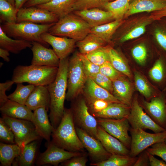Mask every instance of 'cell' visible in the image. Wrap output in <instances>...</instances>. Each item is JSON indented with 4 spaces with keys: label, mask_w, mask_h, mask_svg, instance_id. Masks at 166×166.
I'll return each mask as SVG.
<instances>
[{
    "label": "cell",
    "mask_w": 166,
    "mask_h": 166,
    "mask_svg": "<svg viewBox=\"0 0 166 166\" xmlns=\"http://www.w3.org/2000/svg\"><path fill=\"white\" fill-rule=\"evenodd\" d=\"M69 59L68 57L60 60L56 77L47 85L50 96L49 117L53 128L56 129L62 118L65 108L67 86V74Z\"/></svg>",
    "instance_id": "6da1fadb"
},
{
    "label": "cell",
    "mask_w": 166,
    "mask_h": 166,
    "mask_svg": "<svg viewBox=\"0 0 166 166\" xmlns=\"http://www.w3.org/2000/svg\"><path fill=\"white\" fill-rule=\"evenodd\" d=\"M71 109H65L61 121L52 133V141L64 149L83 152L84 148L77 134Z\"/></svg>",
    "instance_id": "7a4b0ae2"
},
{
    "label": "cell",
    "mask_w": 166,
    "mask_h": 166,
    "mask_svg": "<svg viewBox=\"0 0 166 166\" xmlns=\"http://www.w3.org/2000/svg\"><path fill=\"white\" fill-rule=\"evenodd\" d=\"M58 69L32 64L19 65L13 70L12 80L16 84L27 82L35 86H47L55 79Z\"/></svg>",
    "instance_id": "3957f363"
},
{
    "label": "cell",
    "mask_w": 166,
    "mask_h": 166,
    "mask_svg": "<svg viewBox=\"0 0 166 166\" xmlns=\"http://www.w3.org/2000/svg\"><path fill=\"white\" fill-rule=\"evenodd\" d=\"M91 28L88 23L72 12L59 18L50 28L48 32L54 35L65 37L78 41L90 33Z\"/></svg>",
    "instance_id": "277c9868"
},
{
    "label": "cell",
    "mask_w": 166,
    "mask_h": 166,
    "mask_svg": "<svg viewBox=\"0 0 166 166\" xmlns=\"http://www.w3.org/2000/svg\"><path fill=\"white\" fill-rule=\"evenodd\" d=\"M54 23L38 24L25 21L13 23H5L0 25V26L9 37L31 42H37L46 47L48 44L42 39L41 36L42 34L48 32Z\"/></svg>",
    "instance_id": "5b68a950"
},
{
    "label": "cell",
    "mask_w": 166,
    "mask_h": 166,
    "mask_svg": "<svg viewBox=\"0 0 166 166\" xmlns=\"http://www.w3.org/2000/svg\"><path fill=\"white\" fill-rule=\"evenodd\" d=\"M87 78L78 53L75 52L69 60L66 96L67 101L74 100L82 93Z\"/></svg>",
    "instance_id": "8992f818"
},
{
    "label": "cell",
    "mask_w": 166,
    "mask_h": 166,
    "mask_svg": "<svg viewBox=\"0 0 166 166\" xmlns=\"http://www.w3.org/2000/svg\"><path fill=\"white\" fill-rule=\"evenodd\" d=\"M2 118L13 131L15 144L20 147L22 151L26 144L41 138L32 121L4 115H2Z\"/></svg>",
    "instance_id": "52a82bcc"
},
{
    "label": "cell",
    "mask_w": 166,
    "mask_h": 166,
    "mask_svg": "<svg viewBox=\"0 0 166 166\" xmlns=\"http://www.w3.org/2000/svg\"><path fill=\"white\" fill-rule=\"evenodd\" d=\"M75 124L88 134L97 139V120L90 112L84 97H79L71 108Z\"/></svg>",
    "instance_id": "ba28073f"
},
{
    "label": "cell",
    "mask_w": 166,
    "mask_h": 166,
    "mask_svg": "<svg viewBox=\"0 0 166 166\" xmlns=\"http://www.w3.org/2000/svg\"><path fill=\"white\" fill-rule=\"evenodd\" d=\"M131 142L129 155L136 157L153 144L164 141L166 139V130L160 132L151 133L140 128H131Z\"/></svg>",
    "instance_id": "9c48e42d"
},
{
    "label": "cell",
    "mask_w": 166,
    "mask_h": 166,
    "mask_svg": "<svg viewBox=\"0 0 166 166\" xmlns=\"http://www.w3.org/2000/svg\"><path fill=\"white\" fill-rule=\"evenodd\" d=\"M131 128L149 129L154 133H159L166 130L156 124L143 110L138 98L134 97L131 105L130 114L127 118Z\"/></svg>",
    "instance_id": "30bf717a"
},
{
    "label": "cell",
    "mask_w": 166,
    "mask_h": 166,
    "mask_svg": "<svg viewBox=\"0 0 166 166\" xmlns=\"http://www.w3.org/2000/svg\"><path fill=\"white\" fill-rule=\"evenodd\" d=\"M98 124L130 149L131 137L128 134L130 124L127 118L111 119L98 118Z\"/></svg>",
    "instance_id": "8fae6325"
},
{
    "label": "cell",
    "mask_w": 166,
    "mask_h": 166,
    "mask_svg": "<svg viewBox=\"0 0 166 166\" xmlns=\"http://www.w3.org/2000/svg\"><path fill=\"white\" fill-rule=\"evenodd\" d=\"M153 21L150 15L134 18L126 23L124 21L119 27L121 29L116 39L123 43L138 38L145 33L147 26Z\"/></svg>",
    "instance_id": "7c38bea8"
},
{
    "label": "cell",
    "mask_w": 166,
    "mask_h": 166,
    "mask_svg": "<svg viewBox=\"0 0 166 166\" xmlns=\"http://www.w3.org/2000/svg\"><path fill=\"white\" fill-rule=\"evenodd\" d=\"M83 152H73L59 147L52 141L48 142L47 149L41 153L35 162L37 166L52 165L57 166L74 156L83 154Z\"/></svg>",
    "instance_id": "4fadbf2b"
},
{
    "label": "cell",
    "mask_w": 166,
    "mask_h": 166,
    "mask_svg": "<svg viewBox=\"0 0 166 166\" xmlns=\"http://www.w3.org/2000/svg\"><path fill=\"white\" fill-rule=\"evenodd\" d=\"M76 131L84 148L88 151L92 163L107 160L112 154L105 149L100 141L90 135L81 128L76 127Z\"/></svg>",
    "instance_id": "5bb4252c"
},
{
    "label": "cell",
    "mask_w": 166,
    "mask_h": 166,
    "mask_svg": "<svg viewBox=\"0 0 166 166\" xmlns=\"http://www.w3.org/2000/svg\"><path fill=\"white\" fill-rule=\"evenodd\" d=\"M58 19L56 15L44 9L36 6L22 7L18 11L17 22L27 21L46 24L55 23Z\"/></svg>",
    "instance_id": "9a60e30c"
},
{
    "label": "cell",
    "mask_w": 166,
    "mask_h": 166,
    "mask_svg": "<svg viewBox=\"0 0 166 166\" xmlns=\"http://www.w3.org/2000/svg\"><path fill=\"white\" fill-rule=\"evenodd\" d=\"M139 103L147 114L156 124L166 129V95L161 93L150 101L142 100Z\"/></svg>",
    "instance_id": "2e32d148"
},
{
    "label": "cell",
    "mask_w": 166,
    "mask_h": 166,
    "mask_svg": "<svg viewBox=\"0 0 166 166\" xmlns=\"http://www.w3.org/2000/svg\"><path fill=\"white\" fill-rule=\"evenodd\" d=\"M41 37L44 41L52 46L60 60L68 57L72 52L77 42L67 37L54 35L48 32L42 34Z\"/></svg>",
    "instance_id": "e0dca14e"
},
{
    "label": "cell",
    "mask_w": 166,
    "mask_h": 166,
    "mask_svg": "<svg viewBox=\"0 0 166 166\" xmlns=\"http://www.w3.org/2000/svg\"><path fill=\"white\" fill-rule=\"evenodd\" d=\"M33 53L31 64L58 67L60 60L53 49L36 42H32Z\"/></svg>",
    "instance_id": "ac0fdd59"
},
{
    "label": "cell",
    "mask_w": 166,
    "mask_h": 166,
    "mask_svg": "<svg viewBox=\"0 0 166 166\" xmlns=\"http://www.w3.org/2000/svg\"><path fill=\"white\" fill-rule=\"evenodd\" d=\"M82 93L87 103L96 100H104L109 103H122L113 94L98 85L90 78H87Z\"/></svg>",
    "instance_id": "d6986e66"
},
{
    "label": "cell",
    "mask_w": 166,
    "mask_h": 166,
    "mask_svg": "<svg viewBox=\"0 0 166 166\" xmlns=\"http://www.w3.org/2000/svg\"><path fill=\"white\" fill-rule=\"evenodd\" d=\"M73 13L84 20L92 28L115 20L112 12L99 8L75 10Z\"/></svg>",
    "instance_id": "ffe728a7"
},
{
    "label": "cell",
    "mask_w": 166,
    "mask_h": 166,
    "mask_svg": "<svg viewBox=\"0 0 166 166\" xmlns=\"http://www.w3.org/2000/svg\"><path fill=\"white\" fill-rule=\"evenodd\" d=\"M47 112L48 111L44 107H40L34 110L32 122L41 138L49 142L54 129L49 119Z\"/></svg>",
    "instance_id": "44dd1931"
},
{
    "label": "cell",
    "mask_w": 166,
    "mask_h": 166,
    "mask_svg": "<svg viewBox=\"0 0 166 166\" xmlns=\"http://www.w3.org/2000/svg\"><path fill=\"white\" fill-rule=\"evenodd\" d=\"M97 139L105 149L111 154L129 155L130 150L118 139L113 136L98 125Z\"/></svg>",
    "instance_id": "7402d4cb"
},
{
    "label": "cell",
    "mask_w": 166,
    "mask_h": 166,
    "mask_svg": "<svg viewBox=\"0 0 166 166\" xmlns=\"http://www.w3.org/2000/svg\"><path fill=\"white\" fill-rule=\"evenodd\" d=\"M50 105V96L46 85L35 86L25 104L30 109L34 111L44 107L48 111Z\"/></svg>",
    "instance_id": "603a6c76"
},
{
    "label": "cell",
    "mask_w": 166,
    "mask_h": 166,
    "mask_svg": "<svg viewBox=\"0 0 166 166\" xmlns=\"http://www.w3.org/2000/svg\"><path fill=\"white\" fill-rule=\"evenodd\" d=\"M165 7L166 0H132L124 18L137 13L160 10Z\"/></svg>",
    "instance_id": "cb8c5ba5"
},
{
    "label": "cell",
    "mask_w": 166,
    "mask_h": 166,
    "mask_svg": "<svg viewBox=\"0 0 166 166\" xmlns=\"http://www.w3.org/2000/svg\"><path fill=\"white\" fill-rule=\"evenodd\" d=\"M0 110L2 115L32 121L33 112L32 110L25 105L9 99L0 107Z\"/></svg>",
    "instance_id": "d4e9b609"
},
{
    "label": "cell",
    "mask_w": 166,
    "mask_h": 166,
    "mask_svg": "<svg viewBox=\"0 0 166 166\" xmlns=\"http://www.w3.org/2000/svg\"><path fill=\"white\" fill-rule=\"evenodd\" d=\"M131 106L122 103H110L101 111L91 114L97 118L121 119L128 117L130 112Z\"/></svg>",
    "instance_id": "484cf974"
},
{
    "label": "cell",
    "mask_w": 166,
    "mask_h": 166,
    "mask_svg": "<svg viewBox=\"0 0 166 166\" xmlns=\"http://www.w3.org/2000/svg\"><path fill=\"white\" fill-rule=\"evenodd\" d=\"M113 83V94L122 103L131 106L133 88L130 83L122 76Z\"/></svg>",
    "instance_id": "4316f807"
},
{
    "label": "cell",
    "mask_w": 166,
    "mask_h": 166,
    "mask_svg": "<svg viewBox=\"0 0 166 166\" xmlns=\"http://www.w3.org/2000/svg\"><path fill=\"white\" fill-rule=\"evenodd\" d=\"M77 0H52L36 6L46 9L56 15L59 19L74 11Z\"/></svg>",
    "instance_id": "83f0119b"
},
{
    "label": "cell",
    "mask_w": 166,
    "mask_h": 166,
    "mask_svg": "<svg viewBox=\"0 0 166 166\" xmlns=\"http://www.w3.org/2000/svg\"><path fill=\"white\" fill-rule=\"evenodd\" d=\"M38 146V140L26 144L20 155L14 160L13 166H32L35 163Z\"/></svg>",
    "instance_id": "f1b7e54d"
},
{
    "label": "cell",
    "mask_w": 166,
    "mask_h": 166,
    "mask_svg": "<svg viewBox=\"0 0 166 166\" xmlns=\"http://www.w3.org/2000/svg\"><path fill=\"white\" fill-rule=\"evenodd\" d=\"M0 46L9 52L18 54L27 48H31L32 44L31 42L25 40L11 38L0 26Z\"/></svg>",
    "instance_id": "f546056e"
},
{
    "label": "cell",
    "mask_w": 166,
    "mask_h": 166,
    "mask_svg": "<svg viewBox=\"0 0 166 166\" xmlns=\"http://www.w3.org/2000/svg\"><path fill=\"white\" fill-rule=\"evenodd\" d=\"M124 22L123 20H115L92 28L90 33L99 37L107 44H111L114 35Z\"/></svg>",
    "instance_id": "4dcf8cb0"
},
{
    "label": "cell",
    "mask_w": 166,
    "mask_h": 166,
    "mask_svg": "<svg viewBox=\"0 0 166 166\" xmlns=\"http://www.w3.org/2000/svg\"><path fill=\"white\" fill-rule=\"evenodd\" d=\"M107 43L96 35L90 33L83 39L77 41L76 45L80 53L85 54L105 45Z\"/></svg>",
    "instance_id": "1f68e13d"
},
{
    "label": "cell",
    "mask_w": 166,
    "mask_h": 166,
    "mask_svg": "<svg viewBox=\"0 0 166 166\" xmlns=\"http://www.w3.org/2000/svg\"><path fill=\"white\" fill-rule=\"evenodd\" d=\"M22 150L16 144L0 143L1 165L10 166L15 159L20 154Z\"/></svg>",
    "instance_id": "d6a6232c"
},
{
    "label": "cell",
    "mask_w": 166,
    "mask_h": 166,
    "mask_svg": "<svg viewBox=\"0 0 166 166\" xmlns=\"http://www.w3.org/2000/svg\"><path fill=\"white\" fill-rule=\"evenodd\" d=\"M137 157L129 155L112 154L106 160L96 163H91L94 166H133Z\"/></svg>",
    "instance_id": "836d02e7"
},
{
    "label": "cell",
    "mask_w": 166,
    "mask_h": 166,
    "mask_svg": "<svg viewBox=\"0 0 166 166\" xmlns=\"http://www.w3.org/2000/svg\"><path fill=\"white\" fill-rule=\"evenodd\" d=\"M149 74L153 80L160 85H163L164 89L166 86V59L162 56L160 57L150 70Z\"/></svg>",
    "instance_id": "e575fe53"
},
{
    "label": "cell",
    "mask_w": 166,
    "mask_h": 166,
    "mask_svg": "<svg viewBox=\"0 0 166 166\" xmlns=\"http://www.w3.org/2000/svg\"><path fill=\"white\" fill-rule=\"evenodd\" d=\"M132 0H114L107 2L103 8L111 12L115 20H123L128 11Z\"/></svg>",
    "instance_id": "d590c367"
},
{
    "label": "cell",
    "mask_w": 166,
    "mask_h": 166,
    "mask_svg": "<svg viewBox=\"0 0 166 166\" xmlns=\"http://www.w3.org/2000/svg\"><path fill=\"white\" fill-rule=\"evenodd\" d=\"M16 84L15 90L13 93L8 96V98L10 100L25 105L27 99L35 86L31 84L24 85L22 83Z\"/></svg>",
    "instance_id": "8d00e7d4"
},
{
    "label": "cell",
    "mask_w": 166,
    "mask_h": 166,
    "mask_svg": "<svg viewBox=\"0 0 166 166\" xmlns=\"http://www.w3.org/2000/svg\"><path fill=\"white\" fill-rule=\"evenodd\" d=\"M18 11L15 7L6 0H0L1 22L13 23L17 22Z\"/></svg>",
    "instance_id": "74e56055"
},
{
    "label": "cell",
    "mask_w": 166,
    "mask_h": 166,
    "mask_svg": "<svg viewBox=\"0 0 166 166\" xmlns=\"http://www.w3.org/2000/svg\"><path fill=\"white\" fill-rule=\"evenodd\" d=\"M109 61L118 71L129 77H131L130 70L120 54L112 47L109 51Z\"/></svg>",
    "instance_id": "f35d334b"
},
{
    "label": "cell",
    "mask_w": 166,
    "mask_h": 166,
    "mask_svg": "<svg viewBox=\"0 0 166 166\" xmlns=\"http://www.w3.org/2000/svg\"><path fill=\"white\" fill-rule=\"evenodd\" d=\"M111 47L110 45L104 46L84 55L91 62L100 66L109 61V51Z\"/></svg>",
    "instance_id": "ab89813d"
},
{
    "label": "cell",
    "mask_w": 166,
    "mask_h": 166,
    "mask_svg": "<svg viewBox=\"0 0 166 166\" xmlns=\"http://www.w3.org/2000/svg\"><path fill=\"white\" fill-rule=\"evenodd\" d=\"M135 86L137 90L146 98L155 97L153 91L145 78L139 73H134Z\"/></svg>",
    "instance_id": "60d3db41"
},
{
    "label": "cell",
    "mask_w": 166,
    "mask_h": 166,
    "mask_svg": "<svg viewBox=\"0 0 166 166\" xmlns=\"http://www.w3.org/2000/svg\"><path fill=\"white\" fill-rule=\"evenodd\" d=\"M154 29L153 34L157 44L166 53V20L161 18Z\"/></svg>",
    "instance_id": "b9f144b4"
},
{
    "label": "cell",
    "mask_w": 166,
    "mask_h": 166,
    "mask_svg": "<svg viewBox=\"0 0 166 166\" xmlns=\"http://www.w3.org/2000/svg\"><path fill=\"white\" fill-rule=\"evenodd\" d=\"M111 0H77L74 11L94 8H103L104 6Z\"/></svg>",
    "instance_id": "7bdbcfd3"
},
{
    "label": "cell",
    "mask_w": 166,
    "mask_h": 166,
    "mask_svg": "<svg viewBox=\"0 0 166 166\" xmlns=\"http://www.w3.org/2000/svg\"><path fill=\"white\" fill-rule=\"evenodd\" d=\"M0 139L6 143L15 144L13 131L2 117L0 118Z\"/></svg>",
    "instance_id": "ee69618b"
},
{
    "label": "cell",
    "mask_w": 166,
    "mask_h": 166,
    "mask_svg": "<svg viewBox=\"0 0 166 166\" xmlns=\"http://www.w3.org/2000/svg\"><path fill=\"white\" fill-rule=\"evenodd\" d=\"M82 61L85 73L87 78L90 77L99 73L100 66L96 65L89 61L83 54L78 53Z\"/></svg>",
    "instance_id": "f6af8a7d"
},
{
    "label": "cell",
    "mask_w": 166,
    "mask_h": 166,
    "mask_svg": "<svg viewBox=\"0 0 166 166\" xmlns=\"http://www.w3.org/2000/svg\"><path fill=\"white\" fill-rule=\"evenodd\" d=\"M132 55L139 65H144L147 59V53L146 47L143 44H139L135 46L131 50Z\"/></svg>",
    "instance_id": "bcb514c9"
},
{
    "label": "cell",
    "mask_w": 166,
    "mask_h": 166,
    "mask_svg": "<svg viewBox=\"0 0 166 166\" xmlns=\"http://www.w3.org/2000/svg\"><path fill=\"white\" fill-rule=\"evenodd\" d=\"M100 73L109 78L112 81L123 76L116 70L109 61H107L100 66Z\"/></svg>",
    "instance_id": "7dc6e473"
},
{
    "label": "cell",
    "mask_w": 166,
    "mask_h": 166,
    "mask_svg": "<svg viewBox=\"0 0 166 166\" xmlns=\"http://www.w3.org/2000/svg\"><path fill=\"white\" fill-rule=\"evenodd\" d=\"M88 78H91L98 85L113 94V81L108 77L99 72L91 77Z\"/></svg>",
    "instance_id": "c3c4849f"
},
{
    "label": "cell",
    "mask_w": 166,
    "mask_h": 166,
    "mask_svg": "<svg viewBox=\"0 0 166 166\" xmlns=\"http://www.w3.org/2000/svg\"><path fill=\"white\" fill-rule=\"evenodd\" d=\"M150 147L147 148L146 151L154 156L160 157L166 162V143L164 141L159 142Z\"/></svg>",
    "instance_id": "681fc988"
},
{
    "label": "cell",
    "mask_w": 166,
    "mask_h": 166,
    "mask_svg": "<svg viewBox=\"0 0 166 166\" xmlns=\"http://www.w3.org/2000/svg\"><path fill=\"white\" fill-rule=\"evenodd\" d=\"M87 161L86 154L84 153L62 162L61 165L64 166H85Z\"/></svg>",
    "instance_id": "f907efd6"
},
{
    "label": "cell",
    "mask_w": 166,
    "mask_h": 166,
    "mask_svg": "<svg viewBox=\"0 0 166 166\" xmlns=\"http://www.w3.org/2000/svg\"><path fill=\"white\" fill-rule=\"evenodd\" d=\"M91 114L100 112L106 108L109 103L102 100H96L87 103Z\"/></svg>",
    "instance_id": "816d5d0a"
},
{
    "label": "cell",
    "mask_w": 166,
    "mask_h": 166,
    "mask_svg": "<svg viewBox=\"0 0 166 166\" xmlns=\"http://www.w3.org/2000/svg\"><path fill=\"white\" fill-rule=\"evenodd\" d=\"M14 83L12 80H8L4 83H0V106L3 105L8 100L6 91Z\"/></svg>",
    "instance_id": "f5cc1de1"
},
{
    "label": "cell",
    "mask_w": 166,
    "mask_h": 166,
    "mask_svg": "<svg viewBox=\"0 0 166 166\" xmlns=\"http://www.w3.org/2000/svg\"><path fill=\"white\" fill-rule=\"evenodd\" d=\"M142 152L137 157L133 166H147L149 164L148 156L146 150Z\"/></svg>",
    "instance_id": "db71d44e"
},
{
    "label": "cell",
    "mask_w": 166,
    "mask_h": 166,
    "mask_svg": "<svg viewBox=\"0 0 166 166\" xmlns=\"http://www.w3.org/2000/svg\"><path fill=\"white\" fill-rule=\"evenodd\" d=\"M146 152L148 156L149 165L150 166H166V163L164 161L157 159L154 157V155L146 151Z\"/></svg>",
    "instance_id": "11a10c76"
},
{
    "label": "cell",
    "mask_w": 166,
    "mask_h": 166,
    "mask_svg": "<svg viewBox=\"0 0 166 166\" xmlns=\"http://www.w3.org/2000/svg\"><path fill=\"white\" fill-rule=\"evenodd\" d=\"M150 16L154 21L166 17V7L160 10L152 12Z\"/></svg>",
    "instance_id": "9f6ffc18"
},
{
    "label": "cell",
    "mask_w": 166,
    "mask_h": 166,
    "mask_svg": "<svg viewBox=\"0 0 166 166\" xmlns=\"http://www.w3.org/2000/svg\"><path fill=\"white\" fill-rule=\"evenodd\" d=\"M52 0H29L23 6L25 7L36 6L48 3Z\"/></svg>",
    "instance_id": "6f0895ef"
},
{
    "label": "cell",
    "mask_w": 166,
    "mask_h": 166,
    "mask_svg": "<svg viewBox=\"0 0 166 166\" xmlns=\"http://www.w3.org/2000/svg\"><path fill=\"white\" fill-rule=\"evenodd\" d=\"M9 52L8 50L0 47V57L2 58L5 61L7 62L10 61V59L9 57Z\"/></svg>",
    "instance_id": "680465c9"
},
{
    "label": "cell",
    "mask_w": 166,
    "mask_h": 166,
    "mask_svg": "<svg viewBox=\"0 0 166 166\" xmlns=\"http://www.w3.org/2000/svg\"><path fill=\"white\" fill-rule=\"evenodd\" d=\"M29 0H15V7L16 10H18L23 7Z\"/></svg>",
    "instance_id": "91938a15"
},
{
    "label": "cell",
    "mask_w": 166,
    "mask_h": 166,
    "mask_svg": "<svg viewBox=\"0 0 166 166\" xmlns=\"http://www.w3.org/2000/svg\"><path fill=\"white\" fill-rule=\"evenodd\" d=\"M6 0L8 2L11 4H12L13 6L15 7V0Z\"/></svg>",
    "instance_id": "94428289"
},
{
    "label": "cell",
    "mask_w": 166,
    "mask_h": 166,
    "mask_svg": "<svg viewBox=\"0 0 166 166\" xmlns=\"http://www.w3.org/2000/svg\"><path fill=\"white\" fill-rule=\"evenodd\" d=\"M162 91L163 92H166V86L162 90Z\"/></svg>",
    "instance_id": "6125c7cd"
},
{
    "label": "cell",
    "mask_w": 166,
    "mask_h": 166,
    "mask_svg": "<svg viewBox=\"0 0 166 166\" xmlns=\"http://www.w3.org/2000/svg\"><path fill=\"white\" fill-rule=\"evenodd\" d=\"M164 142L166 143V139L164 141Z\"/></svg>",
    "instance_id": "be15d7a7"
},
{
    "label": "cell",
    "mask_w": 166,
    "mask_h": 166,
    "mask_svg": "<svg viewBox=\"0 0 166 166\" xmlns=\"http://www.w3.org/2000/svg\"><path fill=\"white\" fill-rule=\"evenodd\" d=\"M114 0H111V1H114Z\"/></svg>",
    "instance_id": "e7e4bbea"
},
{
    "label": "cell",
    "mask_w": 166,
    "mask_h": 166,
    "mask_svg": "<svg viewBox=\"0 0 166 166\" xmlns=\"http://www.w3.org/2000/svg\"></svg>",
    "instance_id": "03108f58"
},
{
    "label": "cell",
    "mask_w": 166,
    "mask_h": 166,
    "mask_svg": "<svg viewBox=\"0 0 166 166\" xmlns=\"http://www.w3.org/2000/svg\"></svg>",
    "instance_id": "003e7915"
}]
</instances>
